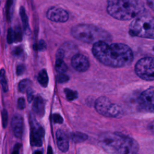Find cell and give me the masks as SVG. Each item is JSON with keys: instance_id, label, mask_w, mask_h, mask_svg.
Here are the masks:
<instances>
[{"instance_id": "1", "label": "cell", "mask_w": 154, "mask_h": 154, "mask_svg": "<svg viewBox=\"0 0 154 154\" xmlns=\"http://www.w3.org/2000/svg\"><path fill=\"white\" fill-rule=\"evenodd\" d=\"M92 52L101 63L112 67L128 66L134 60L132 49L122 43H108L99 41L93 43Z\"/></svg>"}, {"instance_id": "2", "label": "cell", "mask_w": 154, "mask_h": 154, "mask_svg": "<svg viewBox=\"0 0 154 154\" xmlns=\"http://www.w3.org/2000/svg\"><path fill=\"white\" fill-rule=\"evenodd\" d=\"M99 143L109 154H136L139 148L134 139L117 133L101 135Z\"/></svg>"}, {"instance_id": "3", "label": "cell", "mask_w": 154, "mask_h": 154, "mask_svg": "<svg viewBox=\"0 0 154 154\" xmlns=\"http://www.w3.org/2000/svg\"><path fill=\"white\" fill-rule=\"evenodd\" d=\"M142 0H107L106 11L113 18L130 20L144 13Z\"/></svg>"}, {"instance_id": "4", "label": "cell", "mask_w": 154, "mask_h": 154, "mask_svg": "<svg viewBox=\"0 0 154 154\" xmlns=\"http://www.w3.org/2000/svg\"><path fill=\"white\" fill-rule=\"evenodd\" d=\"M71 35L76 40L87 43L99 41L109 42L111 35L106 30L91 24H78L72 27Z\"/></svg>"}, {"instance_id": "5", "label": "cell", "mask_w": 154, "mask_h": 154, "mask_svg": "<svg viewBox=\"0 0 154 154\" xmlns=\"http://www.w3.org/2000/svg\"><path fill=\"white\" fill-rule=\"evenodd\" d=\"M129 34L133 37L153 39L154 19L149 14H141L132 19L129 27Z\"/></svg>"}, {"instance_id": "6", "label": "cell", "mask_w": 154, "mask_h": 154, "mask_svg": "<svg viewBox=\"0 0 154 154\" xmlns=\"http://www.w3.org/2000/svg\"><path fill=\"white\" fill-rule=\"evenodd\" d=\"M95 108L99 114L108 117L119 118L123 114V109L120 105L112 103L105 96L100 97L96 100Z\"/></svg>"}, {"instance_id": "7", "label": "cell", "mask_w": 154, "mask_h": 154, "mask_svg": "<svg viewBox=\"0 0 154 154\" xmlns=\"http://www.w3.org/2000/svg\"><path fill=\"white\" fill-rule=\"evenodd\" d=\"M135 71L141 79L146 81H153L154 78L153 58L147 57L139 60L135 64Z\"/></svg>"}, {"instance_id": "8", "label": "cell", "mask_w": 154, "mask_h": 154, "mask_svg": "<svg viewBox=\"0 0 154 154\" xmlns=\"http://www.w3.org/2000/svg\"><path fill=\"white\" fill-rule=\"evenodd\" d=\"M153 87H150L142 92L138 99V103L140 107L144 111L153 112L154 103Z\"/></svg>"}, {"instance_id": "9", "label": "cell", "mask_w": 154, "mask_h": 154, "mask_svg": "<svg viewBox=\"0 0 154 154\" xmlns=\"http://www.w3.org/2000/svg\"><path fill=\"white\" fill-rule=\"evenodd\" d=\"M46 17L54 22L64 23L69 19L68 13L63 8L54 6L49 8L46 11Z\"/></svg>"}, {"instance_id": "10", "label": "cell", "mask_w": 154, "mask_h": 154, "mask_svg": "<svg viewBox=\"0 0 154 154\" xmlns=\"http://www.w3.org/2000/svg\"><path fill=\"white\" fill-rule=\"evenodd\" d=\"M31 124V144L34 146H41L42 145V138L44 136V129L34 120Z\"/></svg>"}, {"instance_id": "11", "label": "cell", "mask_w": 154, "mask_h": 154, "mask_svg": "<svg viewBox=\"0 0 154 154\" xmlns=\"http://www.w3.org/2000/svg\"><path fill=\"white\" fill-rule=\"evenodd\" d=\"M71 64L76 71L80 72L87 71L90 67L88 58L81 54H76L72 57Z\"/></svg>"}, {"instance_id": "12", "label": "cell", "mask_w": 154, "mask_h": 154, "mask_svg": "<svg viewBox=\"0 0 154 154\" xmlns=\"http://www.w3.org/2000/svg\"><path fill=\"white\" fill-rule=\"evenodd\" d=\"M11 127L14 135L17 138H21L23 132V120L22 116L16 114L13 117Z\"/></svg>"}, {"instance_id": "13", "label": "cell", "mask_w": 154, "mask_h": 154, "mask_svg": "<svg viewBox=\"0 0 154 154\" xmlns=\"http://www.w3.org/2000/svg\"><path fill=\"white\" fill-rule=\"evenodd\" d=\"M56 138L59 149L65 152L69 149V139L66 132L62 129H58L56 132Z\"/></svg>"}, {"instance_id": "14", "label": "cell", "mask_w": 154, "mask_h": 154, "mask_svg": "<svg viewBox=\"0 0 154 154\" xmlns=\"http://www.w3.org/2000/svg\"><path fill=\"white\" fill-rule=\"evenodd\" d=\"M32 109L34 112L37 114L38 116L42 117L45 112V105L44 102L42 97L40 96H37L34 99V102L32 104Z\"/></svg>"}, {"instance_id": "15", "label": "cell", "mask_w": 154, "mask_h": 154, "mask_svg": "<svg viewBox=\"0 0 154 154\" xmlns=\"http://www.w3.org/2000/svg\"><path fill=\"white\" fill-rule=\"evenodd\" d=\"M38 81L40 84L44 87H46L48 84V76L46 70H42L38 75Z\"/></svg>"}, {"instance_id": "16", "label": "cell", "mask_w": 154, "mask_h": 154, "mask_svg": "<svg viewBox=\"0 0 154 154\" xmlns=\"http://www.w3.org/2000/svg\"><path fill=\"white\" fill-rule=\"evenodd\" d=\"M55 69L60 73H64L67 70V66L63 60V58H56Z\"/></svg>"}, {"instance_id": "17", "label": "cell", "mask_w": 154, "mask_h": 154, "mask_svg": "<svg viewBox=\"0 0 154 154\" xmlns=\"http://www.w3.org/2000/svg\"><path fill=\"white\" fill-rule=\"evenodd\" d=\"M72 140L75 143H81L85 141L87 139V135L80 132H75L71 134Z\"/></svg>"}, {"instance_id": "18", "label": "cell", "mask_w": 154, "mask_h": 154, "mask_svg": "<svg viewBox=\"0 0 154 154\" xmlns=\"http://www.w3.org/2000/svg\"><path fill=\"white\" fill-rule=\"evenodd\" d=\"M31 84H32L31 81L28 79H24L22 80L19 83V85H18L19 90L22 93L26 92V91L31 88Z\"/></svg>"}, {"instance_id": "19", "label": "cell", "mask_w": 154, "mask_h": 154, "mask_svg": "<svg viewBox=\"0 0 154 154\" xmlns=\"http://www.w3.org/2000/svg\"><path fill=\"white\" fill-rule=\"evenodd\" d=\"M19 14H20L22 22L23 23V28L25 30H26L28 28V17L26 14L25 8L23 7H20L19 10Z\"/></svg>"}, {"instance_id": "20", "label": "cell", "mask_w": 154, "mask_h": 154, "mask_svg": "<svg viewBox=\"0 0 154 154\" xmlns=\"http://www.w3.org/2000/svg\"><path fill=\"white\" fill-rule=\"evenodd\" d=\"M0 82L4 91L7 92L8 91V87L7 81L5 77V72L4 69H1L0 70Z\"/></svg>"}, {"instance_id": "21", "label": "cell", "mask_w": 154, "mask_h": 154, "mask_svg": "<svg viewBox=\"0 0 154 154\" xmlns=\"http://www.w3.org/2000/svg\"><path fill=\"white\" fill-rule=\"evenodd\" d=\"M64 93L67 99L69 100H73L78 97V93L76 91H73L69 88H65Z\"/></svg>"}, {"instance_id": "22", "label": "cell", "mask_w": 154, "mask_h": 154, "mask_svg": "<svg viewBox=\"0 0 154 154\" xmlns=\"http://www.w3.org/2000/svg\"><path fill=\"white\" fill-rule=\"evenodd\" d=\"M14 42H19L22 39V31L20 27L17 26L14 29Z\"/></svg>"}, {"instance_id": "23", "label": "cell", "mask_w": 154, "mask_h": 154, "mask_svg": "<svg viewBox=\"0 0 154 154\" xmlns=\"http://www.w3.org/2000/svg\"><path fill=\"white\" fill-rule=\"evenodd\" d=\"M7 40L9 44H11V43L14 42V29H13L12 28H10L8 30L7 35Z\"/></svg>"}, {"instance_id": "24", "label": "cell", "mask_w": 154, "mask_h": 154, "mask_svg": "<svg viewBox=\"0 0 154 154\" xmlns=\"http://www.w3.org/2000/svg\"><path fill=\"white\" fill-rule=\"evenodd\" d=\"M2 122L3 128H5L8 122V112L5 109L2 112Z\"/></svg>"}, {"instance_id": "25", "label": "cell", "mask_w": 154, "mask_h": 154, "mask_svg": "<svg viewBox=\"0 0 154 154\" xmlns=\"http://www.w3.org/2000/svg\"><path fill=\"white\" fill-rule=\"evenodd\" d=\"M57 81L59 83H64L67 82L69 80V78L67 75H65L64 73H60L57 76Z\"/></svg>"}, {"instance_id": "26", "label": "cell", "mask_w": 154, "mask_h": 154, "mask_svg": "<svg viewBox=\"0 0 154 154\" xmlns=\"http://www.w3.org/2000/svg\"><path fill=\"white\" fill-rule=\"evenodd\" d=\"M17 107L20 109H23L25 108V101L23 97H20L18 99Z\"/></svg>"}, {"instance_id": "27", "label": "cell", "mask_w": 154, "mask_h": 154, "mask_svg": "<svg viewBox=\"0 0 154 154\" xmlns=\"http://www.w3.org/2000/svg\"><path fill=\"white\" fill-rule=\"evenodd\" d=\"M53 120L55 123H62L63 122V119L62 117L59 114H54L52 116Z\"/></svg>"}, {"instance_id": "28", "label": "cell", "mask_w": 154, "mask_h": 154, "mask_svg": "<svg viewBox=\"0 0 154 154\" xmlns=\"http://www.w3.org/2000/svg\"><path fill=\"white\" fill-rule=\"evenodd\" d=\"M25 70V67L23 64L18 65L16 68V73L17 75H22Z\"/></svg>"}, {"instance_id": "29", "label": "cell", "mask_w": 154, "mask_h": 154, "mask_svg": "<svg viewBox=\"0 0 154 154\" xmlns=\"http://www.w3.org/2000/svg\"><path fill=\"white\" fill-rule=\"evenodd\" d=\"M13 0H7V16L8 17V19H9L10 17V11L11 10V7L12 6L13 4Z\"/></svg>"}, {"instance_id": "30", "label": "cell", "mask_w": 154, "mask_h": 154, "mask_svg": "<svg viewBox=\"0 0 154 154\" xmlns=\"http://www.w3.org/2000/svg\"><path fill=\"white\" fill-rule=\"evenodd\" d=\"M36 49L40 51H43L46 49V43L44 41L41 40L39 42V43L37 44L36 46Z\"/></svg>"}, {"instance_id": "31", "label": "cell", "mask_w": 154, "mask_h": 154, "mask_svg": "<svg viewBox=\"0 0 154 154\" xmlns=\"http://www.w3.org/2000/svg\"><path fill=\"white\" fill-rule=\"evenodd\" d=\"M27 93V98H28V100L29 102H31L32 101V100L34 99V94H33V91L31 90V88H30L29 89H28L26 91Z\"/></svg>"}, {"instance_id": "32", "label": "cell", "mask_w": 154, "mask_h": 154, "mask_svg": "<svg viewBox=\"0 0 154 154\" xmlns=\"http://www.w3.org/2000/svg\"><path fill=\"white\" fill-rule=\"evenodd\" d=\"M20 147H21L20 144H19V143L16 144L13 148L11 154H19V149H20Z\"/></svg>"}, {"instance_id": "33", "label": "cell", "mask_w": 154, "mask_h": 154, "mask_svg": "<svg viewBox=\"0 0 154 154\" xmlns=\"http://www.w3.org/2000/svg\"><path fill=\"white\" fill-rule=\"evenodd\" d=\"M22 52V49L20 47H17V48H16V49L14 50V54L16 55H20Z\"/></svg>"}, {"instance_id": "34", "label": "cell", "mask_w": 154, "mask_h": 154, "mask_svg": "<svg viewBox=\"0 0 154 154\" xmlns=\"http://www.w3.org/2000/svg\"><path fill=\"white\" fill-rule=\"evenodd\" d=\"M147 2L149 7L153 10V0H147Z\"/></svg>"}, {"instance_id": "35", "label": "cell", "mask_w": 154, "mask_h": 154, "mask_svg": "<svg viewBox=\"0 0 154 154\" xmlns=\"http://www.w3.org/2000/svg\"><path fill=\"white\" fill-rule=\"evenodd\" d=\"M47 154H53L52 153V150L51 146H49L48 147V151H47Z\"/></svg>"}, {"instance_id": "36", "label": "cell", "mask_w": 154, "mask_h": 154, "mask_svg": "<svg viewBox=\"0 0 154 154\" xmlns=\"http://www.w3.org/2000/svg\"><path fill=\"white\" fill-rule=\"evenodd\" d=\"M34 154H43V153H42V152L41 151L37 150V151H35V152H34Z\"/></svg>"}]
</instances>
